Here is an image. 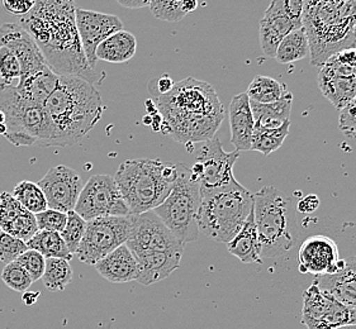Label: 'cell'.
<instances>
[{
    "label": "cell",
    "mask_w": 356,
    "mask_h": 329,
    "mask_svg": "<svg viewBox=\"0 0 356 329\" xmlns=\"http://www.w3.org/2000/svg\"><path fill=\"white\" fill-rule=\"evenodd\" d=\"M74 0H35L19 24L35 40L46 64L58 76H75L95 85L98 74L86 58L76 27Z\"/></svg>",
    "instance_id": "obj_1"
},
{
    "label": "cell",
    "mask_w": 356,
    "mask_h": 329,
    "mask_svg": "<svg viewBox=\"0 0 356 329\" xmlns=\"http://www.w3.org/2000/svg\"><path fill=\"white\" fill-rule=\"evenodd\" d=\"M155 103L164 119L160 132L188 151L213 138L225 118V108L213 86L194 78L179 81L168 94L156 95Z\"/></svg>",
    "instance_id": "obj_2"
},
{
    "label": "cell",
    "mask_w": 356,
    "mask_h": 329,
    "mask_svg": "<svg viewBox=\"0 0 356 329\" xmlns=\"http://www.w3.org/2000/svg\"><path fill=\"white\" fill-rule=\"evenodd\" d=\"M43 107L52 123V147L79 144L98 124L104 112L95 86L75 76H58L56 89Z\"/></svg>",
    "instance_id": "obj_3"
},
{
    "label": "cell",
    "mask_w": 356,
    "mask_h": 329,
    "mask_svg": "<svg viewBox=\"0 0 356 329\" xmlns=\"http://www.w3.org/2000/svg\"><path fill=\"white\" fill-rule=\"evenodd\" d=\"M356 0H306L303 26L311 64L321 66L337 51L356 43Z\"/></svg>",
    "instance_id": "obj_4"
},
{
    "label": "cell",
    "mask_w": 356,
    "mask_h": 329,
    "mask_svg": "<svg viewBox=\"0 0 356 329\" xmlns=\"http://www.w3.org/2000/svg\"><path fill=\"white\" fill-rule=\"evenodd\" d=\"M254 219L261 258H278L297 244L298 232L292 201L277 187L264 186L254 194Z\"/></svg>",
    "instance_id": "obj_5"
},
{
    "label": "cell",
    "mask_w": 356,
    "mask_h": 329,
    "mask_svg": "<svg viewBox=\"0 0 356 329\" xmlns=\"http://www.w3.org/2000/svg\"><path fill=\"white\" fill-rule=\"evenodd\" d=\"M200 233L220 244H228L243 228L254 209V194L241 184L200 193Z\"/></svg>",
    "instance_id": "obj_6"
},
{
    "label": "cell",
    "mask_w": 356,
    "mask_h": 329,
    "mask_svg": "<svg viewBox=\"0 0 356 329\" xmlns=\"http://www.w3.org/2000/svg\"><path fill=\"white\" fill-rule=\"evenodd\" d=\"M164 162L157 158L127 160L115 172V184L131 215L143 214L163 204L172 185L163 174Z\"/></svg>",
    "instance_id": "obj_7"
},
{
    "label": "cell",
    "mask_w": 356,
    "mask_h": 329,
    "mask_svg": "<svg viewBox=\"0 0 356 329\" xmlns=\"http://www.w3.org/2000/svg\"><path fill=\"white\" fill-rule=\"evenodd\" d=\"M0 112L4 115V138L17 147L41 144L52 147L54 129L50 117L41 104L22 96L15 85H0Z\"/></svg>",
    "instance_id": "obj_8"
},
{
    "label": "cell",
    "mask_w": 356,
    "mask_h": 329,
    "mask_svg": "<svg viewBox=\"0 0 356 329\" xmlns=\"http://www.w3.org/2000/svg\"><path fill=\"white\" fill-rule=\"evenodd\" d=\"M202 195L198 181L193 179L191 169L178 164V179L168 198L154 209V213L170 229L171 233L186 246L200 236L198 213Z\"/></svg>",
    "instance_id": "obj_9"
},
{
    "label": "cell",
    "mask_w": 356,
    "mask_h": 329,
    "mask_svg": "<svg viewBox=\"0 0 356 329\" xmlns=\"http://www.w3.org/2000/svg\"><path fill=\"white\" fill-rule=\"evenodd\" d=\"M238 158V151L226 152L216 136L203 142L197 153L195 164L189 167L193 179L200 183V193L240 184L234 175V166Z\"/></svg>",
    "instance_id": "obj_10"
},
{
    "label": "cell",
    "mask_w": 356,
    "mask_h": 329,
    "mask_svg": "<svg viewBox=\"0 0 356 329\" xmlns=\"http://www.w3.org/2000/svg\"><path fill=\"white\" fill-rule=\"evenodd\" d=\"M131 229L129 217H103L86 222V233L75 256L86 265H95L111 252L126 244Z\"/></svg>",
    "instance_id": "obj_11"
},
{
    "label": "cell",
    "mask_w": 356,
    "mask_h": 329,
    "mask_svg": "<svg viewBox=\"0 0 356 329\" xmlns=\"http://www.w3.org/2000/svg\"><path fill=\"white\" fill-rule=\"evenodd\" d=\"M74 210L86 222L103 217L131 215L115 180L109 175H94L88 180Z\"/></svg>",
    "instance_id": "obj_12"
},
{
    "label": "cell",
    "mask_w": 356,
    "mask_h": 329,
    "mask_svg": "<svg viewBox=\"0 0 356 329\" xmlns=\"http://www.w3.org/2000/svg\"><path fill=\"white\" fill-rule=\"evenodd\" d=\"M302 323L307 329H339L356 326V310L312 284L303 293Z\"/></svg>",
    "instance_id": "obj_13"
},
{
    "label": "cell",
    "mask_w": 356,
    "mask_h": 329,
    "mask_svg": "<svg viewBox=\"0 0 356 329\" xmlns=\"http://www.w3.org/2000/svg\"><path fill=\"white\" fill-rule=\"evenodd\" d=\"M126 246L131 251L184 252V244L165 226L154 210L131 215V229Z\"/></svg>",
    "instance_id": "obj_14"
},
{
    "label": "cell",
    "mask_w": 356,
    "mask_h": 329,
    "mask_svg": "<svg viewBox=\"0 0 356 329\" xmlns=\"http://www.w3.org/2000/svg\"><path fill=\"white\" fill-rule=\"evenodd\" d=\"M38 186L42 189L50 209L69 213L75 209L84 184L78 172L65 164H58L51 167L40 180Z\"/></svg>",
    "instance_id": "obj_15"
},
{
    "label": "cell",
    "mask_w": 356,
    "mask_h": 329,
    "mask_svg": "<svg viewBox=\"0 0 356 329\" xmlns=\"http://www.w3.org/2000/svg\"><path fill=\"white\" fill-rule=\"evenodd\" d=\"M76 27L80 42L86 53L89 66L95 70L98 62L97 49L106 38L123 29L121 19L113 15H106L93 10L76 8Z\"/></svg>",
    "instance_id": "obj_16"
},
{
    "label": "cell",
    "mask_w": 356,
    "mask_h": 329,
    "mask_svg": "<svg viewBox=\"0 0 356 329\" xmlns=\"http://www.w3.org/2000/svg\"><path fill=\"white\" fill-rule=\"evenodd\" d=\"M317 83L323 96L340 110L356 98V69L340 64L335 55L321 65Z\"/></svg>",
    "instance_id": "obj_17"
},
{
    "label": "cell",
    "mask_w": 356,
    "mask_h": 329,
    "mask_svg": "<svg viewBox=\"0 0 356 329\" xmlns=\"http://www.w3.org/2000/svg\"><path fill=\"white\" fill-rule=\"evenodd\" d=\"M298 262L302 273H314V276L334 275L345 266L335 241L321 235L308 237L302 244Z\"/></svg>",
    "instance_id": "obj_18"
},
{
    "label": "cell",
    "mask_w": 356,
    "mask_h": 329,
    "mask_svg": "<svg viewBox=\"0 0 356 329\" xmlns=\"http://www.w3.org/2000/svg\"><path fill=\"white\" fill-rule=\"evenodd\" d=\"M0 47H6L18 58L21 78L49 67L35 40L19 23H6L0 27Z\"/></svg>",
    "instance_id": "obj_19"
},
{
    "label": "cell",
    "mask_w": 356,
    "mask_h": 329,
    "mask_svg": "<svg viewBox=\"0 0 356 329\" xmlns=\"http://www.w3.org/2000/svg\"><path fill=\"white\" fill-rule=\"evenodd\" d=\"M135 256L138 275L136 281L143 285H152L169 278L178 270L184 252L171 251H131Z\"/></svg>",
    "instance_id": "obj_20"
},
{
    "label": "cell",
    "mask_w": 356,
    "mask_h": 329,
    "mask_svg": "<svg viewBox=\"0 0 356 329\" xmlns=\"http://www.w3.org/2000/svg\"><path fill=\"white\" fill-rule=\"evenodd\" d=\"M303 27V26H302ZM300 28L285 13L278 0H271L260 22V46L266 58H275L279 44L286 35Z\"/></svg>",
    "instance_id": "obj_21"
},
{
    "label": "cell",
    "mask_w": 356,
    "mask_h": 329,
    "mask_svg": "<svg viewBox=\"0 0 356 329\" xmlns=\"http://www.w3.org/2000/svg\"><path fill=\"white\" fill-rule=\"evenodd\" d=\"M229 129L231 144L235 146L236 151L251 150L255 119L246 93L237 94L229 103Z\"/></svg>",
    "instance_id": "obj_22"
},
{
    "label": "cell",
    "mask_w": 356,
    "mask_h": 329,
    "mask_svg": "<svg viewBox=\"0 0 356 329\" xmlns=\"http://www.w3.org/2000/svg\"><path fill=\"white\" fill-rule=\"evenodd\" d=\"M314 282L343 305L356 310V258L345 260L342 270L334 275L316 276Z\"/></svg>",
    "instance_id": "obj_23"
},
{
    "label": "cell",
    "mask_w": 356,
    "mask_h": 329,
    "mask_svg": "<svg viewBox=\"0 0 356 329\" xmlns=\"http://www.w3.org/2000/svg\"><path fill=\"white\" fill-rule=\"evenodd\" d=\"M94 266L100 276L114 284L135 281L138 275L135 256L126 244L115 248Z\"/></svg>",
    "instance_id": "obj_24"
},
{
    "label": "cell",
    "mask_w": 356,
    "mask_h": 329,
    "mask_svg": "<svg viewBox=\"0 0 356 329\" xmlns=\"http://www.w3.org/2000/svg\"><path fill=\"white\" fill-rule=\"evenodd\" d=\"M226 244L228 252L243 264H263L261 244L257 236L254 209L248 217L243 228Z\"/></svg>",
    "instance_id": "obj_25"
},
{
    "label": "cell",
    "mask_w": 356,
    "mask_h": 329,
    "mask_svg": "<svg viewBox=\"0 0 356 329\" xmlns=\"http://www.w3.org/2000/svg\"><path fill=\"white\" fill-rule=\"evenodd\" d=\"M57 83L58 75L52 71L50 67H44L40 71L22 76L15 87L27 101L43 106L56 89Z\"/></svg>",
    "instance_id": "obj_26"
},
{
    "label": "cell",
    "mask_w": 356,
    "mask_h": 329,
    "mask_svg": "<svg viewBox=\"0 0 356 329\" xmlns=\"http://www.w3.org/2000/svg\"><path fill=\"white\" fill-rule=\"evenodd\" d=\"M137 51V40L129 31H118L106 38L97 49V58L111 62L123 64L134 58Z\"/></svg>",
    "instance_id": "obj_27"
},
{
    "label": "cell",
    "mask_w": 356,
    "mask_h": 329,
    "mask_svg": "<svg viewBox=\"0 0 356 329\" xmlns=\"http://www.w3.org/2000/svg\"><path fill=\"white\" fill-rule=\"evenodd\" d=\"M292 104V93H285L282 99L270 104L250 101L255 119V128H278L283 123L289 121Z\"/></svg>",
    "instance_id": "obj_28"
},
{
    "label": "cell",
    "mask_w": 356,
    "mask_h": 329,
    "mask_svg": "<svg viewBox=\"0 0 356 329\" xmlns=\"http://www.w3.org/2000/svg\"><path fill=\"white\" fill-rule=\"evenodd\" d=\"M309 52V40L303 26L300 28L294 29L283 38L275 53V58L280 64L289 65L307 58Z\"/></svg>",
    "instance_id": "obj_29"
},
{
    "label": "cell",
    "mask_w": 356,
    "mask_h": 329,
    "mask_svg": "<svg viewBox=\"0 0 356 329\" xmlns=\"http://www.w3.org/2000/svg\"><path fill=\"white\" fill-rule=\"evenodd\" d=\"M29 250L40 252L46 258H65L70 261L74 256L67 248L64 239L57 232L37 230L36 235L26 242Z\"/></svg>",
    "instance_id": "obj_30"
},
{
    "label": "cell",
    "mask_w": 356,
    "mask_h": 329,
    "mask_svg": "<svg viewBox=\"0 0 356 329\" xmlns=\"http://www.w3.org/2000/svg\"><path fill=\"white\" fill-rule=\"evenodd\" d=\"M291 119L283 123L278 128H255L251 141V150L269 156L279 150L284 144L285 138L289 135Z\"/></svg>",
    "instance_id": "obj_31"
},
{
    "label": "cell",
    "mask_w": 356,
    "mask_h": 329,
    "mask_svg": "<svg viewBox=\"0 0 356 329\" xmlns=\"http://www.w3.org/2000/svg\"><path fill=\"white\" fill-rule=\"evenodd\" d=\"M72 267L65 258H47L43 272V285L50 292H63L72 282Z\"/></svg>",
    "instance_id": "obj_32"
},
{
    "label": "cell",
    "mask_w": 356,
    "mask_h": 329,
    "mask_svg": "<svg viewBox=\"0 0 356 329\" xmlns=\"http://www.w3.org/2000/svg\"><path fill=\"white\" fill-rule=\"evenodd\" d=\"M285 93V85L279 83L278 80L261 75L255 76L246 90L250 101H257L260 104L275 103L282 99Z\"/></svg>",
    "instance_id": "obj_33"
},
{
    "label": "cell",
    "mask_w": 356,
    "mask_h": 329,
    "mask_svg": "<svg viewBox=\"0 0 356 329\" xmlns=\"http://www.w3.org/2000/svg\"><path fill=\"white\" fill-rule=\"evenodd\" d=\"M15 199L26 210H29L32 214L41 213L46 210L47 201L43 194L42 189L36 183L32 181H22L18 185H15L13 194Z\"/></svg>",
    "instance_id": "obj_34"
},
{
    "label": "cell",
    "mask_w": 356,
    "mask_h": 329,
    "mask_svg": "<svg viewBox=\"0 0 356 329\" xmlns=\"http://www.w3.org/2000/svg\"><path fill=\"white\" fill-rule=\"evenodd\" d=\"M86 229V221H84L75 210L67 213L66 226L60 235L63 237L69 251L72 252V256H75V252L84 237Z\"/></svg>",
    "instance_id": "obj_35"
},
{
    "label": "cell",
    "mask_w": 356,
    "mask_h": 329,
    "mask_svg": "<svg viewBox=\"0 0 356 329\" xmlns=\"http://www.w3.org/2000/svg\"><path fill=\"white\" fill-rule=\"evenodd\" d=\"M1 230L7 232L10 236L19 238L22 241L27 242L36 235L37 230H38L36 217L24 209L21 214L17 215L15 219L12 222L8 223L7 226Z\"/></svg>",
    "instance_id": "obj_36"
},
{
    "label": "cell",
    "mask_w": 356,
    "mask_h": 329,
    "mask_svg": "<svg viewBox=\"0 0 356 329\" xmlns=\"http://www.w3.org/2000/svg\"><path fill=\"white\" fill-rule=\"evenodd\" d=\"M1 280L9 289L17 293L27 292L33 280L31 279L29 272L26 271L17 261L7 264L1 271Z\"/></svg>",
    "instance_id": "obj_37"
},
{
    "label": "cell",
    "mask_w": 356,
    "mask_h": 329,
    "mask_svg": "<svg viewBox=\"0 0 356 329\" xmlns=\"http://www.w3.org/2000/svg\"><path fill=\"white\" fill-rule=\"evenodd\" d=\"M184 1L186 0H152L151 12L160 21L180 22L186 17L181 10Z\"/></svg>",
    "instance_id": "obj_38"
},
{
    "label": "cell",
    "mask_w": 356,
    "mask_h": 329,
    "mask_svg": "<svg viewBox=\"0 0 356 329\" xmlns=\"http://www.w3.org/2000/svg\"><path fill=\"white\" fill-rule=\"evenodd\" d=\"M22 69L15 53L0 47V79L7 85H17L21 79Z\"/></svg>",
    "instance_id": "obj_39"
},
{
    "label": "cell",
    "mask_w": 356,
    "mask_h": 329,
    "mask_svg": "<svg viewBox=\"0 0 356 329\" xmlns=\"http://www.w3.org/2000/svg\"><path fill=\"white\" fill-rule=\"evenodd\" d=\"M27 250L29 247L24 241L0 230V262L7 265L17 261V258Z\"/></svg>",
    "instance_id": "obj_40"
},
{
    "label": "cell",
    "mask_w": 356,
    "mask_h": 329,
    "mask_svg": "<svg viewBox=\"0 0 356 329\" xmlns=\"http://www.w3.org/2000/svg\"><path fill=\"white\" fill-rule=\"evenodd\" d=\"M17 262L29 272L31 279L35 281L42 279L43 272L46 269V258L40 252L35 250H27L17 258Z\"/></svg>",
    "instance_id": "obj_41"
},
{
    "label": "cell",
    "mask_w": 356,
    "mask_h": 329,
    "mask_svg": "<svg viewBox=\"0 0 356 329\" xmlns=\"http://www.w3.org/2000/svg\"><path fill=\"white\" fill-rule=\"evenodd\" d=\"M35 217H36L38 230H49V232H57V233L63 232L67 221V213H63L50 208H47L41 213H37Z\"/></svg>",
    "instance_id": "obj_42"
},
{
    "label": "cell",
    "mask_w": 356,
    "mask_h": 329,
    "mask_svg": "<svg viewBox=\"0 0 356 329\" xmlns=\"http://www.w3.org/2000/svg\"><path fill=\"white\" fill-rule=\"evenodd\" d=\"M24 210L12 194H0V230Z\"/></svg>",
    "instance_id": "obj_43"
},
{
    "label": "cell",
    "mask_w": 356,
    "mask_h": 329,
    "mask_svg": "<svg viewBox=\"0 0 356 329\" xmlns=\"http://www.w3.org/2000/svg\"><path fill=\"white\" fill-rule=\"evenodd\" d=\"M339 128L345 137L350 140L356 138V98L350 101L346 107L340 112L339 118Z\"/></svg>",
    "instance_id": "obj_44"
},
{
    "label": "cell",
    "mask_w": 356,
    "mask_h": 329,
    "mask_svg": "<svg viewBox=\"0 0 356 329\" xmlns=\"http://www.w3.org/2000/svg\"><path fill=\"white\" fill-rule=\"evenodd\" d=\"M285 13L289 15L298 27L303 26V15L306 8V0H278Z\"/></svg>",
    "instance_id": "obj_45"
},
{
    "label": "cell",
    "mask_w": 356,
    "mask_h": 329,
    "mask_svg": "<svg viewBox=\"0 0 356 329\" xmlns=\"http://www.w3.org/2000/svg\"><path fill=\"white\" fill-rule=\"evenodd\" d=\"M35 6V0H3V8L9 15L22 18L29 15Z\"/></svg>",
    "instance_id": "obj_46"
},
{
    "label": "cell",
    "mask_w": 356,
    "mask_h": 329,
    "mask_svg": "<svg viewBox=\"0 0 356 329\" xmlns=\"http://www.w3.org/2000/svg\"><path fill=\"white\" fill-rule=\"evenodd\" d=\"M174 85H175V83L172 81L169 75L165 74L163 76H160L159 79L151 81L149 84V92H150L151 95H155V94L164 95V94L169 93Z\"/></svg>",
    "instance_id": "obj_47"
},
{
    "label": "cell",
    "mask_w": 356,
    "mask_h": 329,
    "mask_svg": "<svg viewBox=\"0 0 356 329\" xmlns=\"http://www.w3.org/2000/svg\"><path fill=\"white\" fill-rule=\"evenodd\" d=\"M335 55V58H337V61L343 66H349L353 69H356V47H346V49H342V50L337 51Z\"/></svg>",
    "instance_id": "obj_48"
},
{
    "label": "cell",
    "mask_w": 356,
    "mask_h": 329,
    "mask_svg": "<svg viewBox=\"0 0 356 329\" xmlns=\"http://www.w3.org/2000/svg\"><path fill=\"white\" fill-rule=\"evenodd\" d=\"M320 207V199L317 195H307L306 198L298 201V210L300 213H314L317 208Z\"/></svg>",
    "instance_id": "obj_49"
},
{
    "label": "cell",
    "mask_w": 356,
    "mask_h": 329,
    "mask_svg": "<svg viewBox=\"0 0 356 329\" xmlns=\"http://www.w3.org/2000/svg\"><path fill=\"white\" fill-rule=\"evenodd\" d=\"M117 1L123 8L140 9V8L150 7L152 0H117Z\"/></svg>",
    "instance_id": "obj_50"
},
{
    "label": "cell",
    "mask_w": 356,
    "mask_h": 329,
    "mask_svg": "<svg viewBox=\"0 0 356 329\" xmlns=\"http://www.w3.org/2000/svg\"><path fill=\"white\" fill-rule=\"evenodd\" d=\"M40 295L41 293L40 292H24L23 295H22V301L26 304V305H33L37 301H38V298H40Z\"/></svg>",
    "instance_id": "obj_51"
},
{
    "label": "cell",
    "mask_w": 356,
    "mask_h": 329,
    "mask_svg": "<svg viewBox=\"0 0 356 329\" xmlns=\"http://www.w3.org/2000/svg\"><path fill=\"white\" fill-rule=\"evenodd\" d=\"M145 106H146V112H147V115H154L159 113V109H157L155 101H152V99H147V101H145Z\"/></svg>",
    "instance_id": "obj_52"
},
{
    "label": "cell",
    "mask_w": 356,
    "mask_h": 329,
    "mask_svg": "<svg viewBox=\"0 0 356 329\" xmlns=\"http://www.w3.org/2000/svg\"><path fill=\"white\" fill-rule=\"evenodd\" d=\"M339 329H356V326H348V327H342V328Z\"/></svg>",
    "instance_id": "obj_53"
},
{
    "label": "cell",
    "mask_w": 356,
    "mask_h": 329,
    "mask_svg": "<svg viewBox=\"0 0 356 329\" xmlns=\"http://www.w3.org/2000/svg\"><path fill=\"white\" fill-rule=\"evenodd\" d=\"M1 84H4V83H3V80L0 79V85H1Z\"/></svg>",
    "instance_id": "obj_54"
},
{
    "label": "cell",
    "mask_w": 356,
    "mask_h": 329,
    "mask_svg": "<svg viewBox=\"0 0 356 329\" xmlns=\"http://www.w3.org/2000/svg\"><path fill=\"white\" fill-rule=\"evenodd\" d=\"M355 31H356V24H355Z\"/></svg>",
    "instance_id": "obj_55"
}]
</instances>
